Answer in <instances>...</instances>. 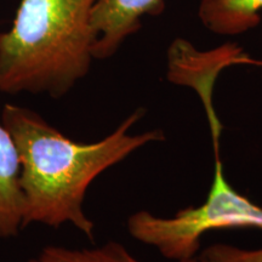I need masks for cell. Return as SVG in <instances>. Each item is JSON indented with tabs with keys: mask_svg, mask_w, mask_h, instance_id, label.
Returning a JSON list of instances; mask_svg holds the SVG:
<instances>
[{
	"mask_svg": "<svg viewBox=\"0 0 262 262\" xmlns=\"http://www.w3.org/2000/svg\"><path fill=\"white\" fill-rule=\"evenodd\" d=\"M143 116L145 110L139 108L103 139L84 143L63 135L31 108L6 103L2 123L14 137L21 160L24 228L71 224L93 241L95 224L83 208L91 183L137 149L165 140L160 129L130 133Z\"/></svg>",
	"mask_w": 262,
	"mask_h": 262,
	"instance_id": "1",
	"label": "cell"
},
{
	"mask_svg": "<svg viewBox=\"0 0 262 262\" xmlns=\"http://www.w3.org/2000/svg\"><path fill=\"white\" fill-rule=\"evenodd\" d=\"M97 0H19L0 33V91L61 98L89 73Z\"/></svg>",
	"mask_w": 262,
	"mask_h": 262,
	"instance_id": "2",
	"label": "cell"
},
{
	"mask_svg": "<svg viewBox=\"0 0 262 262\" xmlns=\"http://www.w3.org/2000/svg\"><path fill=\"white\" fill-rule=\"evenodd\" d=\"M131 237L156 248L175 262L198 255L201 238L206 232L227 228H257L262 231V206L238 193L225 176L220 153L215 152V171L210 191L199 206L182 209L171 217L141 210L127 219Z\"/></svg>",
	"mask_w": 262,
	"mask_h": 262,
	"instance_id": "3",
	"label": "cell"
},
{
	"mask_svg": "<svg viewBox=\"0 0 262 262\" xmlns=\"http://www.w3.org/2000/svg\"><path fill=\"white\" fill-rule=\"evenodd\" d=\"M165 0H97L93 12L95 60L112 57L139 32L146 16L162 14Z\"/></svg>",
	"mask_w": 262,
	"mask_h": 262,
	"instance_id": "4",
	"label": "cell"
},
{
	"mask_svg": "<svg viewBox=\"0 0 262 262\" xmlns=\"http://www.w3.org/2000/svg\"><path fill=\"white\" fill-rule=\"evenodd\" d=\"M19 175L17 146L11 133L0 122V238L16 237L24 228L25 202Z\"/></svg>",
	"mask_w": 262,
	"mask_h": 262,
	"instance_id": "5",
	"label": "cell"
},
{
	"mask_svg": "<svg viewBox=\"0 0 262 262\" xmlns=\"http://www.w3.org/2000/svg\"><path fill=\"white\" fill-rule=\"evenodd\" d=\"M262 0H202L198 15L209 31L238 35L260 24Z\"/></svg>",
	"mask_w": 262,
	"mask_h": 262,
	"instance_id": "6",
	"label": "cell"
},
{
	"mask_svg": "<svg viewBox=\"0 0 262 262\" xmlns=\"http://www.w3.org/2000/svg\"><path fill=\"white\" fill-rule=\"evenodd\" d=\"M28 262H141L118 242H107L93 248L73 249L48 245ZM179 262H198L196 256Z\"/></svg>",
	"mask_w": 262,
	"mask_h": 262,
	"instance_id": "7",
	"label": "cell"
},
{
	"mask_svg": "<svg viewBox=\"0 0 262 262\" xmlns=\"http://www.w3.org/2000/svg\"><path fill=\"white\" fill-rule=\"evenodd\" d=\"M198 262H262V248L243 249L217 243L209 245L196 255Z\"/></svg>",
	"mask_w": 262,
	"mask_h": 262,
	"instance_id": "8",
	"label": "cell"
},
{
	"mask_svg": "<svg viewBox=\"0 0 262 262\" xmlns=\"http://www.w3.org/2000/svg\"><path fill=\"white\" fill-rule=\"evenodd\" d=\"M245 63L248 64H256V66H260V67H262V61H256V60H251V58H247L245 60Z\"/></svg>",
	"mask_w": 262,
	"mask_h": 262,
	"instance_id": "9",
	"label": "cell"
}]
</instances>
